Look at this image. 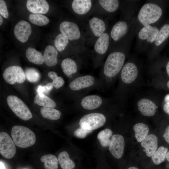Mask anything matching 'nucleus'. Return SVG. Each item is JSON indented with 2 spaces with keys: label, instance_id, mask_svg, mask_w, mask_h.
<instances>
[{
  "label": "nucleus",
  "instance_id": "f257e3e1",
  "mask_svg": "<svg viewBox=\"0 0 169 169\" xmlns=\"http://www.w3.org/2000/svg\"><path fill=\"white\" fill-rule=\"evenodd\" d=\"M61 33L65 35L69 41L76 43L79 51L84 49L85 38L80 29L77 23L69 21H64L59 25Z\"/></svg>",
  "mask_w": 169,
  "mask_h": 169
},
{
  "label": "nucleus",
  "instance_id": "f03ea898",
  "mask_svg": "<svg viewBox=\"0 0 169 169\" xmlns=\"http://www.w3.org/2000/svg\"><path fill=\"white\" fill-rule=\"evenodd\" d=\"M12 139L17 146L25 148L33 145L36 141V136L34 132L25 126L15 125L11 130Z\"/></svg>",
  "mask_w": 169,
  "mask_h": 169
},
{
  "label": "nucleus",
  "instance_id": "7ed1b4c3",
  "mask_svg": "<svg viewBox=\"0 0 169 169\" xmlns=\"http://www.w3.org/2000/svg\"><path fill=\"white\" fill-rule=\"evenodd\" d=\"M162 13L161 9L156 4L147 3L144 4L140 10L138 18L140 23L144 27L157 21Z\"/></svg>",
  "mask_w": 169,
  "mask_h": 169
},
{
  "label": "nucleus",
  "instance_id": "20e7f679",
  "mask_svg": "<svg viewBox=\"0 0 169 169\" xmlns=\"http://www.w3.org/2000/svg\"><path fill=\"white\" fill-rule=\"evenodd\" d=\"M125 59L124 54L120 52H115L108 56L104 64L103 73L108 77L115 76L120 71Z\"/></svg>",
  "mask_w": 169,
  "mask_h": 169
},
{
  "label": "nucleus",
  "instance_id": "39448f33",
  "mask_svg": "<svg viewBox=\"0 0 169 169\" xmlns=\"http://www.w3.org/2000/svg\"><path fill=\"white\" fill-rule=\"evenodd\" d=\"M7 101L11 110L20 119L27 120L32 118V114L28 106L18 97L9 95L7 97Z\"/></svg>",
  "mask_w": 169,
  "mask_h": 169
},
{
  "label": "nucleus",
  "instance_id": "423d86ee",
  "mask_svg": "<svg viewBox=\"0 0 169 169\" xmlns=\"http://www.w3.org/2000/svg\"><path fill=\"white\" fill-rule=\"evenodd\" d=\"M106 121V117L103 114L93 113L83 116L79 120V125L85 129L92 131L103 126Z\"/></svg>",
  "mask_w": 169,
  "mask_h": 169
},
{
  "label": "nucleus",
  "instance_id": "0eeeda50",
  "mask_svg": "<svg viewBox=\"0 0 169 169\" xmlns=\"http://www.w3.org/2000/svg\"><path fill=\"white\" fill-rule=\"evenodd\" d=\"M3 75L5 81L11 84L16 83H22L26 78L25 72L22 68L16 65L7 67L4 71Z\"/></svg>",
  "mask_w": 169,
  "mask_h": 169
},
{
  "label": "nucleus",
  "instance_id": "6e6552de",
  "mask_svg": "<svg viewBox=\"0 0 169 169\" xmlns=\"http://www.w3.org/2000/svg\"><path fill=\"white\" fill-rule=\"evenodd\" d=\"M15 144L6 133H0V153L4 158L10 159L14 157L16 152Z\"/></svg>",
  "mask_w": 169,
  "mask_h": 169
},
{
  "label": "nucleus",
  "instance_id": "1a4fd4ad",
  "mask_svg": "<svg viewBox=\"0 0 169 169\" xmlns=\"http://www.w3.org/2000/svg\"><path fill=\"white\" fill-rule=\"evenodd\" d=\"M125 146V141L120 134L113 135L111 138L109 149L111 155L115 158L120 159L122 156Z\"/></svg>",
  "mask_w": 169,
  "mask_h": 169
},
{
  "label": "nucleus",
  "instance_id": "9d476101",
  "mask_svg": "<svg viewBox=\"0 0 169 169\" xmlns=\"http://www.w3.org/2000/svg\"><path fill=\"white\" fill-rule=\"evenodd\" d=\"M32 33L30 24L27 22L22 20L15 26L14 29V35L20 41L25 43L27 41Z\"/></svg>",
  "mask_w": 169,
  "mask_h": 169
},
{
  "label": "nucleus",
  "instance_id": "9b49d317",
  "mask_svg": "<svg viewBox=\"0 0 169 169\" xmlns=\"http://www.w3.org/2000/svg\"><path fill=\"white\" fill-rule=\"evenodd\" d=\"M88 26L90 33L97 38L105 33L106 25L103 19L97 16H93L88 20Z\"/></svg>",
  "mask_w": 169,
  "mask_h": 169
},
{
  "label": "nucleus",
  "instance_id": "f8f14e48",
  "mask_svg": "<svg viewBox=\"0 0 169 169\" xmlns=\"http://www.w3.org/2000/svg\"><path fill=\"white\" fill-rule=\"evenodd\" d=\"M138 74V69L134 63L128 62L123 67L121 73L122 81L126 84H130L136 78Z\"/></svg>",
  "mask_w": 169,
  "mask_h": 169
},
{
  "label": "nucleus",
  "instance_id": "ddd939ff",
  "mask_svg": "<svg viewBox=\"0 0 169 169\" xmlns=\"http://www.w3.org/2000/svg\"><path fill=\"white\" fill-rule=\"evenodd\" d=\"M90 0H74L71 3L73 11L76 15L83 16L89 13L93 6Z\"/></svg>",
  "mask_w": 169,
  "mask_h": 169
},
{
  "label": "nucleus",
  "instance_id": "4468645a",
  "mask_svg": "<svg viewBox=\"0 0 169 169\" xmlns=\"http://www.w3.org/2000/svg\"><path fill=\"white\" fill-rule=\"evenodd\" d=\"M95 81V79L92 76H83L77 77L71 81L69 87L73 90L78 91L92 86Z\"/></svg>",
  "mask_w": 169,
  "mask_h": 169
},
{
  "label": "nucleus",
  "instance_id": "2eb2a0df",
  "mask_svg": "<svg viewBox=\"0 0 169 169\" xmlns=\"http://www.w3.org/2000/svg\"><path fill=\"white\" fill-rule=\"evenodd\" d=\"M26 7L30 12L34 14H46L49 10V5L45 0H28Z\"/></svg>",
  "mask_w": 169,
  "mask_h": 169
},
{
  "label": "nucleus",
  "instance_id": "dca6fc26",
  "mask_svg": "<svg viewBox=\"0 0 169 169\" xmlns=\"http://www.w3.org/2000/svg\"><path fill=\"white\" fill-rule=\"evenodd\" d=\"M138 109L141 113L146 116H152L155 114L158 106L151 100L146 98L140 100L137 104Z\"/></svg>",
  "mask_w": 169,
  "mask_h": 169
},
{
  "label": "nucleus",
  "instance_id": "f3484780",
  "mask_svg": "<svg viewBox=\"0 0 169 169\" xmlns=\"http://www.w3.org/2000/svg\"><path fill=\"white\" fill-rule=\"evenodd\" d=\"M141 145L145 149L146 155L151 157L157 149V137L154 134L148 135L141 142Z\"/></svg>",
  "mask_w": 169,
  "mask_h": 169
},
{
  "label": "nucleus",
  "instance_id": "a211bd4d",
  "mask_svg": "<svg viewBox=\"0 0 169 169\" xmlns=\"http://www.w3.org/2000/svg\"><path fill=\"white\" fill-rule=\"evenodd\" d=\"M109 42V35L105 32L96 39L94 46L95 52L99 55L105 54L108 49Z\"/></svg>",
  "mask_w": 169,
  "mask_h": 169
},
{
  "label": "nucleus",
  "instance_id": "6ab92c4d",
  "mask_svg": "<svg viewBox=\"0 0 169 169\" xmlns=\"http://www.w3.org/2000/svg\"><path fill=\"white\" fill-rule=\"evenodd\" d=\"M159 30L156 26L148 25L143 27L138 33V37L141 40H146L151 43L155 42Z\"/></svg>",
  "mask_w": 169,
  "mask_h": 169
},
{
  "label": "nucleus",
  "instance_id": "aec40b11",
  "mask_svg": "<svg viewBox=\"0 0 169 169\" xmlns=\"http://www.w3.org/2000/svg\"><path fill=\"white\" fill-rule=\"evenodd\" d=\"M101 98L95 95H89L83 98L81 101L82 107L87 110H93L99 107L101 105Z\"/></svg>",
  "mask_w": 169,
  "mask_h": 169
},
{
  "label": "nucleus",
  "instance_id": "412c9836",
  "mask_svg": "<svg viewBox=\"0 0 169 169\" xmlns=\"http://www.w3.org/2000/svg\"><path fill=\"white\" fill-rule=\"evenodd\" d=\"M58 51L52 45L45 48L44 54V62L47 66L52 67L56 65L58 63Z\"/></svg>",
  "mask_w": 169,
  "mask_h": 169
},
{
  "label": "nucleus",
  "instance_id": "4be33fe9",
  "mask_svg": "<svg viewBox=\"0 0 169 169\" xmlns=\"http://www.w3.org/2000/svg\"><path fill=\"white\" fill-rule=\"evenodd\" d=\"M128 26L126 22L119 21L113 26L110 32V36L114 41H117L126 34Z\"/></svg>",
  "mask_w": 169,
  "mask_h": 169
},
{
  "label": "nucleus",
  "instance_id": "5701e85b",
  "mask_svg": "<svg viewBox=\"0 0 169 169\" xmlns=\"http://www.w3.org/2000/svg\"><path fill=\"white\" fill-rule=\"evenodd\" d=\"M26 56L28 59L34 64L41 65L44 62L43 55L34 48L28 47L26 51Z\"/></svg>",
  "mask_w": 169,
  "mask_h": 169
},
{
  "label": "nucleus",
  "instance_id": "b1692460",
  "mask_svg": "<svg viewBox=\"0 0 169 169\" xmlns=\"http://www.w3.org/2000/svg\"><path fill=\"white\" fill-rule=\"evenodd\" d=\"M61 67L64 74L68 77L77 72L78 67L76 62L73 59L67 58L63 59Z\"/></svg>",
  "mask_w": 169,
  "mask_h": 169
},
{
  "label": "nucleus",
  "instance_id": "393cba45",
  "mask_svg": "<svg viewBox=\"0 0 169 169\" xmlns=\"http://www.w3.org/2000/svg\"><path fill=\"white\" fill-rule=\"evenodd\" d=\"M135 136L139 142H141L148 135L149 132L148 126L146 124L141 123L136 124L133 127Z\"/></svg>",
  "mask_w": 169,
  "mask_h": 169
},
{
  "label": "nucleus",
  "instance_id": "a878e982",
  "mask_svg": "<svg viewBox=\"0 0 169 169\" xmlns=\"http://www.w3.org/2000/svg\"><path fill=\"white\" fill-rule=\"evenodd\" d=\"M59 162L62 169H73L75 165L71 159L69 155L66 151L60 152L58 156Z\"/></svg>",
  "mask_w": 169,
  "mask_h": 169
},
{
  "label": "nucleus",
  "instance_id": "bb28decb",
  "mask_svg": "<svg viewBox=\"0 0 169 169\" xmlns=\"http://www.w3.org/2000/svg\"><path fill=\"white\" fill-rule=\"evenodd\" d=\"M40 112L44 118L50 120H58L60 118L61 115L59 111L51 107H42Z\"/></svg>",
  "mask_w": 169,
  "mask_h": 169
},
{
  "label": "nucleus",
  "instance_id": "cd10ccee",
  "mask_svg": "<svg viewBox=\"0 0 169 169\" xmlns=\"http://www.w3.org/2000/svg\"><path fill=\"white\" fill-rule=\"evenodd\" d=\"M41 161L44 163L45 169H58L59 161L54 155L52 154L45 155L40 158Z\"/></svg>",
  "mask_w": 169,
  "mask_h": 169
},
{
  "label": "nucleus",
  "instance_id": "c85d7f7f",
  "mask_svg": "<svg viewBox=\"0 0 169 169\" xmlns=\"http://www.w3.org/2000/svg\"><path fill=\"white\" fill-rule=\"evenodd\" d=\"M34 103L43 107L54 108L56 105L55 102L45 95H36L34 99Z\"/></svg>",
  "mask_w": 169,
  "mask_h": 169
},
{
  "label": "nucleus",
  "instance_id": "c756f323",
  "mask_svg": "<svg viewBox=\"0 0 169 169\" xmlns=\"http://www.w3.org/2000/svg\"><path fill=\"white\" fill-rule=\"evenodd\" d=\"M113 132L111 130L106 128L100 131L98 134L97 138L101 146L103 147L109 146Z\"/></svg>",
  "mask_w": 169,
  "mask_h": 169
},
{
  "label": "nucleus",
  "instance_id": "7c9ffc66",
  "mask_svg": "<svg viewBox=\"0 0 169 169\" xmlns=\"http://www.w3.org/2000/svg\"><path fill=\"white\" fill-rule=\"evenodd\" d=\"M98 3L101 8L108 13L115 12L119 6V1L117 0H100Z\"/></svg>",
  "mask_w": 169,
  "mask_h": 169
},
{
  "label": "nucleus",
  "instance_id": "2f4dec72",
  "mask_svg": "<svg viewBox=\"0 0 169 169\" xmlns=\"http://www.w3.org/2000/svg\"><path fill=\"white\" fill-rule=\"evenodd\" d=\"M168 149L163 146L159 147L151 156L153 162L158 165L163 162L166 158Z\"/></svg>",
  "mask_w": 169,
  "mask_h": 169
},
{
  "label": "nucleus",
  "instance_id": "473e14b6",
  "mask_svg": "<svg viewBox=\"0 0 169 169\" xmlns=\"http://www.w3.org/2000/svg\"><path fill=\"white\" fill-rule=\"evenodd\" d=\"M28 19L31 23L38 26L45 25L49 22L47 16L40 14H31L28 16Z\"/></svg>",
  "mask_w": 169,
  "mask_h": 169
},
{
  "label": "nucleus",
  "instance_id": "72a5a7b5",
  "mask_svg": "<svg viewBox=\"0 0 169 169\" xmlns=\"http://www.w3.org/2000/svg\"><path fill=\"white\" fill-rule=\"evenodd\" d=\"M67 37L61 33L56 37L54 40V45L58 51L61 52L65 50L69 43Z\"/></svg>",
  "mask_w": 169,
  "mask_h": 169
},
{
  "label": "nucleus",
  "instance_id": "f704fd0d",
  "mask_svg": "<svg viewBox=\"0 0 169 169\" xmlns=\"http://www.w3.org/2000/svg\"><path fill=\"white\" fill-rule=\"evenodd\" d=\"M169 37V24H166L163 26L159 31L154 44L159 46L162 43Z\"/></svg>",
  "mask_w": 169,
  "mask_h": 169
},
{
  "label": "nucleus",
  "instance_id": "c9c22d12",
  "mask_svg": "<svg viewBox=\"0 0 169 169\" xmlns=\"http://www.w3.org/2000/svg\"><path fill=\"white\" fill-rule=\"evenodd\" d=\"M26 78L30 82L36 83L40 79V74L38 70L33 68H27L25 71Z\"/></svg>",
  "mask_w": 169,
  "mask_h": 169
},
{
  "label": "nucleus",
  "instance_id": "e433bc0d",
  "mask_svg": "<svg viewBox=\"0 0 169 169\" xmlns=\"http://www.w3.org/2000/svg\"><path fill=\"white\" fill-rule=\"evenodd\" d=\"M49 77L52 79L51 83L56 89H59L61 87L64 83L63 79L61 77L58 76L56 73L50 71L48 73Z\"/></svg>",
  "mask_w": 169,
  "mask_h": 169
},
{
  "label": "nucleus",
  "instance_id": "4c0bfd02",
  "mask_svg": "<svg viewBox=\"0 0 169 169\" xmlns=\"http://www.w3.org/2000/svg\"><path fill=\"white\" fill-rule=\"evenodd\" d=\"M92 131L85 129L81 127L76 129L74 132V136L79 138L83 139L85 138Z\"/></svg>",
  "mask_w": 169,
  "mask_h": 169
},
{
  "label": "nucleus",
  "instance_id": "58836bf2",
  "mask_svg": "<svg viewBox=\"0 0 169 169\" xmlns=\"http://www.w3.org/2000/svg\"><path fill=\"white\" fill-rule=\"evenodd\" d=\"M0 15L5 18L8 17V13L5 2L3 0H0Z\"/></svg>",
  "mask_w": 169,
  "mask_h": 169
},
{
  "label": "nucleus",
  "instance_id": "ea45409f",
  "mask_svg": "<svg viewBox=\"0 0 169 169\" xmlns=\"http://www.w3.org/2000/svg\"><path fill=\"white\" fill-rule=\"evenodd\" d=\"M49 91L47 88L46 85H39L38 86L37 90V92L38 94L40 95H45L44 94L49 93Z\"/></svg>",
  "mask_w": 169,
  "mask_h": 169
},
{
  "label": "nucleus",
  "instance_id": "a19ab883",
  "mask_svg": "<svg viewBox=\"0 0 169 169\" xmlns=\"http://www.w3.org/2000/svg\"><path fill=\"white\" fill-rule=\"evenodd\" d=\"M165 101L166 103L163 106V110L165 113L169 114V95L165 97Z\"/></svg>",
  "mask_w": 169,
  "mask_h": 169
},
{
  "label": "nucleus",
  "instance_id": "79ce46f5",
  "mask_svg": "<svg viewBox=\"0 0 169 169\" xmlns=\"http://www.w3.org/2000/svg\"><path fill=\"white\" fill-rule=\"evenodd\" d=\"M163 136L166 141L169 144V125L166 129Z\"/></svg>",
  "mask_w": 169,
  "mask_h": 169
},
{
  "label": "nucleus",
  "instance_id": "37998d69",
  "mask_svg": "<svg viewBox=\"0 0 169 169\" xmlns=\"http://www.w3.org/2000/svg\"><path fill=\"white\" fill-rule=\"evenodd\" d=\"M45 85L49 91L51 90L54 87L53 86L51 83V82L47 83Z\"/></svg>",
  "mask_w": 169,
  "mask_h": 169
},
{
  "label": "nucleus",
  "instance_id": "c03bdc74",
  "mask_svg": "<svg viewBox=\"0 0 169 169\" xmlns=\"http://www.w3.org/2000/svg\"><path fill=\"white\" fill-rule=\"evenodd\" d=\"M166 71L167 73L169 76V61L168 62L166 66Z\"/></svg>",
  "mask_w": 169,
  "mask_h": 169
},
{
  "label": "nucleus",
  "instance_id": "a18cd8bd",
  "mask_svg": "<svg viewBox=\"0 0 169 169\" xmlns=\"http://www.w3.org/2000/svg\"><path fill=\"white\" fill-rule=\"evenodd\" d=\"M0 169H6L3 163L1 161H0Z\"/></svg>",
  "mask_w": 169,
  "mask_h": 169
},
{
  "label": "nucleus",
  "instance_id": "49530a36",
  "mask_svg": "<svg viewBox=\"0 0 169 169\" xmlns=\"http://www.w3.org/2000/svg\"><path fill=\"white\" fill-rule=\"evenodd\" d=\"M166 159L169 162V151L167 152L166 154Z\"/></svg>",
  "mask_w": 169,
  "mask_h": 169
},
{
  "label": "nucleus",
  "instance_id": "de8ad7c7",
  "mask_svg": "<svg viewBox=\"0 0 169 169\" xmlns=\"http://www.w3.org/2000/svg\"><path fill=\"white\" fill-rule=\"evenodd\" d=\"M3 22V18L0 15V25H1L2 24Z\"/></svg>",
  "mask_w": 169,
  "mask_h": 169
},
{
  "label": "nucleus",
  "instance_id": "09e8293b",
  "mask_svg": "<svg viewBox=\"0 0 169 169\" xmlns=\"http://www.w3.org/2000/svg\"><path fill=\"white\" fill-rule=\"evenodd\" d=\"M127 169H138V168L134 166H131L129 167Z\"/></svg>",
  "mask_w": 169,
  "mask_h": 169
},
{
  "label": "nucleus",
  "instance_id": "8fccbe9b",
  "mask_svg": "<svg viewBox=\"0 0 169 169\" xmlns=\"http://www.w3.org/2000/svg\"><path fill=\"white\" fill-rule=\"evenodd\" d=\"M167 87L169 88V80L167 82Z\"/></svg>",
  "mask_w": 169,
  "mask_h": 169
}]
</instances>
